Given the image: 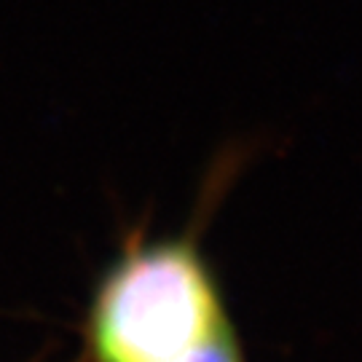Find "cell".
I'll return each mask as SVG.
<instances>
[{"mask_svg":"<svg viewBox=\"0 0 362 362\" xmlns=\"http://www.w3.org/2000/svg\"><path fill=\"white\" fill-rule=\"evenodd\" d=\"M228 322L191 242L137 245L94 296L89 346L97 362H175Z\"/></svg>","mask_w":362,"mask_h":362,"instance_id":"cell-1","label":"cell"},{"mask_svg":"<svg viewBox=\"0 0 362 362\" xmlns=\"http://www.w3.org/2000/svg\"><path fill=\"white\" fill-rule=\"evenodd\" d=\"M175 362H245V357H242L236 333H233L231 322H228Z\"/></svg>","mask_w":362,"mask_h":362,"instance_id":"cell-2","label":"cell"}]
</instances>
